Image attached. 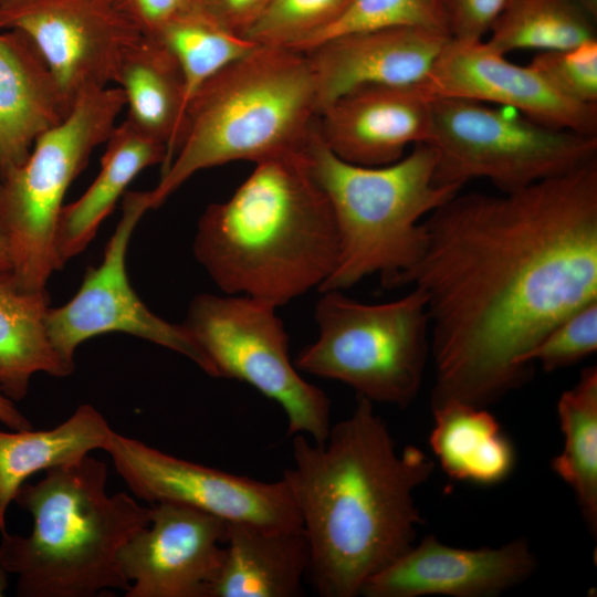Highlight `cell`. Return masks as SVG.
Listing matches in <instances>:
<instances>
[{
  "label": "cell",
  "instance_id": "1",
  "mask_svg": "<svg viewBox=\"0 0 597 597\" xmlns=\"http://www.w3.org/2000/svg\"><path fill=\"white\" fill-rule=\"evenodd\" d=\"M422 223L401 286L426 296L431 407H486L532 378L525 356L557 324L597 301V158L512 192H458Z\"/></svg>",
  "mask_w": 597,
  "mask_h": 597
},
{
  "label": "cell",
  "instance_id": "2",
  "mask_svg": "<svg viewBox=\"0 0 597 597\" xmlns=\"http://www.w3.org/2000/svg\"><path fill=\"white\" fill-rule=\"evenodd\" d=\"M292 457L282 480L310 543L312 585L322 597L360 596L416 543L423 519L413 495L436 462L416 446L398 451L374 402L360 396L324 442L293 436Z\"/></svg>",
  "mask_w": 597,
  "mask_h": 597
},
{
  "label": "cell",
  "instance_id": "3",
  "mask_svg": "<svg viewBox=\"0 0 597 597\" xmlns=\"http://www.w3.org/2000/svg\"><path fill=\"white\" fill-rule=\"evenodd\" d=\"M192 249L223 294L280 307L320 290L336 268L339 240L306 149L256 163L228 200L206 208Z\"/></svg>",
  "mask_w": 597,
  "mask_h": 597
},
{
  "label": "cell",
  "instance_id": "4",
  "mask_svg": "<svg viewBox=\"0 0 597 597\" xmlns=\"http://www.w3.org/2000/svg\"><path fill=\"white\" fill-rule=\"evenodd\" d=\"M107 467L90 454L44 471L14 496L30 513L28 536L1 535L0 566L17 576L20 597H94L126 591L119 565L124 545L148 526L151 506L125 492L107 494Z\"/></svg>",
  "mask_w": 597,
  "mask_h": 597
},
{
  "label": "cell",
  "instance_id": "5",
  "mask_svg": "<svg viewBox=\"0 0 597 597\" xmlns=\"http://www.w3.org/2000/svg\"><path fill=\"white\" fill-rule=\"evenodd\" d=\"M318 114L307 55L258 46L207 81L189 101L172 160L149 190L151 209L199 170L304 151Z\"/></svg>",
  "mask_w": 597,
  "mask_h": 597
},
{
  "label": "cell",
  "instance_id": "6",
  "mask_svg": "<svg viewBox=\"0 0 597 597\" xmlns=\"http://www.w3.org/2000/svg\"><path fill=\"white\" fill-rule=\"evenodd\" d=\"M313 177L331 205L339 240L336 268L320 292L343 291L369 275L400 287L425 244L421 221L461 190L436 181L437 155L417 144L395 163L360 166L336 156L317 126L306 148Z\"/></svg>",
  "mask_w": 597,
  "mask_h": 597
},
{
  "label": "cell",
  "instance_id": "7",
  "mask_svg": "<svg viewBox=\"0 0 597 597\" xmlns=\"http://www.w3.org/2000/svg\"><path fill=\"white\" fill-rule=\"evenodd\" d=\"M315 305L318 337L294 359L298 370L341 381L371 402L405 408L422 385L430 356L425 293L368 304L325 291Z\"/></svg>",
  "mask_w": 597,
  "mask_h": 597
},
{
  "label": "cell",
  "instance_id": "8",
  "mask_svg": "<svg viewBox=\"0 0 597 597\" xmlns=\"http://www.w3.org/2000/svg\"><path fill=\"white\" fill-rule=\"evenodd\" d=\"M124 107L118 86L84 94L38 136L21 165L0 174V231L20 287L44 290L57 271L54 234L64 197Z\"/></svg>",
  "mask_w": 597,
  "mask_h": 597
},
{
  "label": "cell",
  "instance_id": "9",
  "mask_svg": "<svg viewBox=\"0 0 597 597\" xmlns=\"http://www.w3.org/2000/svg\"><path fill=\"white\" fill-rule=\"evenodd\" d=\"M434 178L463 186L488 179L502 192L567 174L597 158V136L553 128L504 106L431 100Z\"/></svg>",
  "mask_w": 597,
  "mask_h": 597
},
{
  "label": "cell",
  "instance_id": "10",
  "mask_svg": "<svg viewBox=\"0 0 597 597\" xmlns=\"http://www.w3.org/2000/svg\"><path fill=\"white\" fill-rule=\"evenodd\" d=\"M276 308L247 295L203 293L190 302L182 325L217 378L247 383L274 400L285 413L289 436L324 442L332 427L331 400L300 375Z\"/></svg>",
  "mask_w": 597,
  "mask_h": 597
},
{
  "label": "cell",
  "instance_id": "11",
  "mask_svg": "<svg viewBox=\"0 0 597 597\" xmlns=\"http://www.w3.org/2000/svg\"><path fill=\"white\" fill-rule=\"evenodd\" d=\"M151 209L149 191H126L122 217L109 238L101 263L86 270L75 295L46 314L50 341L61 359L74 371V355L85 341L121 332L176 352L207 375L217 373L182 324L167 322L153 313L132 287L126 253L132 234Z\"/></svg>",
  "mask_w": 597,
  "mask_h": 597
},
{
  "label": "cell",
  "instance_id": "12",
  "mask_svg": "<svg viewBox=\"0 0 597 597\" xmlns=\"http://www.w3.org/2000/svg\"><path fill=\"white\" fill-rule=\"evenodd\" d=\"M0 29L24 33L45 62L66 114L115 82L143 34L116 0H2Z\"/></svg>",
  "mask_w": 597,
  "mask_h": 597
},
{
  "label": "cell",
  "instance_id": "13",
  "mask_svg": "<svg viewBox=\"0 0 597 597\" xmlns=\"http://www.w3.org/2000/svg\"><path fill=\"white\" fill-rule=\"evenodd\" d=\"M130 492L149 502L188 505L230 523L302 526L281 479L264 482L188 461L114 430L104 449Z\"/></svg>",
  "mask_w": 597,
  "mask_h": 597
},
{
  "label": "cell",
  "instance_id": "14",
  "mask_svg": "<svg viewBox=\"0 0 597 597\" xmlns=\"http://www.w3.org/2000/svg\"><path fill=\"white\" fill-rule=\"evenodd\" d=\"M148 526L122 548L126 597H210L224 557L228 522L198 509L158 502Z\"/></svg>",
  "mask_w": 597,
  "mask_h": 597
},
{
  "label": "cell",
  "instance_id": "15",
  "mask_svg": "<svg viewBox=\"0 0 597 597\" xmlns=\"http://www.w3.org/2000/svg\"><path fill=\"white\" fill-rule=\"evenodd\" d=\"M427 98H463L512 108L543 125L597 136V104L570 100L532 66L510 62L484 40L449 39L418 85Z\"/></svg>",
  "mask_w": 597,
  "mask_h": 597
},
{
  "label": "cell",
  "instance_id": "16",
  "mask_svg": "<svg viewBox=\"0 0 597 597\" xmlns=\"http://www.w3.org/2000/svg\"><path fill=\"white\" fill-rule=\"evenodd\" d=\"M525 538L499 547L462 548L428 535L364 585L365 597H494L537 568Z\"/></svg>",
  "mask_w": 597,
  "mask_h": 597
},
{
  "label": "cell",
  "instance_id": "17",
  "mask_svg": "<svg viewBox=\"0 0 597 597\" xmlns=\"http://www.w3.org/2000/svg\"><path fill=\"white\" fill-rule=\"evenodd\" d=\"M317 129L325 145L343 160L388 165L400 159L408 145L429 143L431 100L416 85L359 86L320 112Z\"/></svg>",
  "mask_w": 597,
  "mask_h": 597
},
{
  "label": "cell",
  "instance_id": "18",
  "mask_svg": "<svg viewBox=\"0 0 597 597\" xmlns=\"http://www.w3.org/2000/svg\"><path fill=\"white\" fill-rule=\"evenodd\" d=\"M449 39L421 28H387L336 36L303 52L314 73L320 112L359 86L420 84Z\"/></svg>",
  "mask_w": 597,
  "mask_h": 597
},
{
  "label": "cell",
  "instance_id": "19",
  "mask_svg": "<svg viewBox=\"0 0 597 597\" xmlns=\"http://www.w3.org/2000/svg\"><path fill=\"white\" fill-rule=\"evenodd\" d=\"M66 116L42 56L21 31L0 29V174L21 165L33 143Z\"/></svg>",
  "mask_w": 597,
  "mask_h": 597
},
{
  "label": "cell",
  "instance_id": "20",
  "mask_svg": "<svg viewBox=\"0 0 597 597\" xmlns=\"http://www.w3.org/2000/svg\"><path fill=\"white\" fill-rule=\"evenodd\" d=\"M310 568L311 547L302 526L228 522L224 557L210 597H297Z\"/></svg>",
  "mask_w": 597,
  "mask_h": 597
},
{
  "label": "cell",
  "instance_id": "21",
  "mask_svg": "<svg viewBox=\"0 0 597 597\" xmlns=\"http://www.w3.org/2000/svg\"><path fill=\"white\" fill-rule=\"evenodd\" d=\"M105 144L94 181L60 211L54 234L57 270L88 247L133 179L147 167L163 166L167 156L164 143L144 134L127 119L114 127Z\"/></svg>",
  "mask_w": 597,
  "mask_h": 597
},
{
  "label": "cell",
  "instance_id": "22",
  "mask_svg": "<svg viewBox=\"0 0 597 597\" xmlns=\"http://www.w3.org/2000/svg\"><path fill=\"white\" fill-rule=\"evenodd\" d=\"M124 93L127 119L167 147L161 172L170 165L187 108L185 81L171 52L144 36L125 54L115 82Z\"/></svg>",
  "mask_w": 597,
  "mask_h": 597
},
{
  "label": "cell",
  "instance_id": "23",
  "mask_svg": "<svg viewBox=\"0 0 597 597\" xmlns=\"http://www.w3.org/2000/svg\"><path fill=\"white\" fill-rule=\"evenodd\" d=\"M49 308L46 289L24 290L11 271H0V392L13 402L25 398L33 375L73 373L50 341Z\"/></svg>",
  "mask_w": 597,
  "mask_h": 597
},
{
  "label": "cell",
  "instance_id": "24",
  "mask_svg": "<svg viewBox=\"0 0 597 597\" xmlns=\"http://www.w3.org/2000/svg\"><path fill=\"white\" fill-rule=\"evenodd\" d=\"M431 409L429 444L451 479L494 485L512 474L514 446L486 407L448 400Z\"/></svg>",
  "mask_w": 597,
  "mask_h": 597
},
{
  "label": "cell",
  "instance_id": "25",
  "mask_svg": "<svg viewBox=\"0 0 597 597\" xmlns=\"http://www.w3.org/2000/svg\"><path fill=\"white\" fill-rule=\"evenodd\" d=\"M113 429L91 405H81L49 430H0V534L7 533V511L21 485L39 471L80 461L105 449Z\"/></svg>",
  "mask_w": 597,
  "mask_h": 597
},
{
  "label": "cell",
  "instance_id": "26",
  "mask_svg": "<svg viewBox=\"0 0 597 597\" xmlns=\"http://www.w3.org/2000/svg\"><path fill=\"white\" fill-rule=\"evenodd\" d=\"M564 444L551 468L573 491L589 531L597 533V368H585L557 402Z\"/></svg>",
  "mask_w": 597,
  "mask_h": 597
},
{
  "label": "cell",
  "instance_id": "27",
  "mask_svg": "<svg viewBox=\"0 0 597 597\" xmlns=\"http://www.w3.org/2000/svg\"><path fill=\"white\" fill-rule=\"evenodd\" d=\"M596 19L576 0H505L484 41L503 55L566 50L597 40Z\"/></svg>",
  "mask_w": 597,
  "mask_h": 597
},
{
  "label": "cell",
  "instance_id": "28",
  "mask_svg": "<svg viewBox=\"0 0 597 597\" xmlns=\"http://www.w3.org/2000/svg\"><path fill=\"white\" fill-rule=\"evenodd\" d=\"M149 38L160 41L178 62L187 105L207 81L260 46L228 30L207 12L178 19Z\"/></svg>",
  "mask_w": 597,
  "mask_h": 597
},
{
  "label": "cell",
  "instance_id": "29",
  "mask_svg": "<svg viewBox=\"0 0 597 597\" xmlns=\"http://www.w3.org/2000/svg\"><path fill=\"white\" fill-rule=\"evenodd\" d=\"M400 27L449 35L444 0H350L335 21L294 51L306 52L329 39L349 33Z\"/></svg>",
  "mask_w": 597,
  "mask_h": 597
},
{
  "label": "cell",
  "instance_id": "30",
  "mask_svg": "<svg viewBox=\"0 0 597 597\" xmlns=\"http://www.w3.org/2000/svg\"><path fill=\"white\" fill-rule=\"evenodd\" d=\"M350 0H272L242 36L260 46L294 50L328 27Z\"/></svg>",
  "mask_w": 597,
  "mask_h": 597
},
{
  "label": "cell",
  "instance_id": "31",
  "mask_svg": "<svg viewBox=\"0 0 597 597\" xmlns=\"http://www.w3.org/2000/svg\"><path fill=\"white\" fill-rule=\"evenodd\" d=\"M597 349V301L557 324L526 356L525 363L554 371L574 365Z\"/></svg>",
  "mask_w": 597,
  "mask_h": 597
},
{
  "label": "cell",
  "instance_id": "32",
  "mask_svg": "<svg viewBox=\"0 0 597 597\" xmlns=\"http://www.w3.org/2000/svg\"><path fill=\"white\" fill-rule=\"evenodd\" d=\"M528 65L566 97L597 104V40L566 50L538 52Z\"/></svg>",
  "mask_w": 597,
  "mask_h": 597
},
{
  "label": "cell",
  "instance_id": "33",
  "mask_svg": "<svg viewBox=\"0 0 597 597\" xmlns=\"http://www.w3.org/2000/svg\"><path fill=\"white\" fill-rule=\"evenodd\" d=\"M505 0H444L448 32L464 42L484 40Z\"/></svg>",
  "mask_w": 597,
  "mask_h": 597
},
{
  "label": "cell",
  "instance_id": "34",
  "mask_svg": "<svg viewBox=\"0 0 597 597\" xmlns=\"http://www.w3.org/2000/svg\"><path fill=\"white\" fill-rule=\"evenodd\" d=\"M144 36L156 35L167 24L206 12L203 0H116Z\"/></svg>",
  "mask_w": 597,
  "mask_h": 597
},
{
  "label": "cell",
  "instance_id": "35",
  "mask_svg": "<svg viewBox=\"0 0 597 597\" xmlns=\"http://www.w3.org/2000/svg\"><path fill=\"white\" fill-rule=\"evenodd\" d=\"M272 0H203L206 12L218 23L242 34Z\"/></svg>",
  "mask_w": 597,
  "mask_h": 597
},
{
  "label": "cell",
  "instance_id": "36",
  "mask_svg": "<svg viewBox=\"0 0 597 597\" xmlns=\"http://www.w3.org/2000/svg\"><path fill=\"white\" fill-rule=\"evenodd\" d=\"M0 422L11 430L32 429L30 420L20 412L14 402L0 392Z\"/></svg>",
  "mask_w": 597,
  "mask_h": 597
},
{
  "label": "cell",
  "instance_id": "37",
  "mask_svg": "<svg viewBox=\"0 0 597 597\" xmlns=\"http://www.w3.org/2000/svg\"><path fill=\"white\" fill-rule=\"evenodd\" d=\"M0 271H11L8 250L0 231Z\"/></svg>",
  "mask_w": 597,
  "mask_h": 597
},
{
  "label": "cell",
  "instance_id": "38",
  "mask_svg": "<svg viewBox=\"0 0 597 597\" xmlns=\"http://www.w3.org/2000/svg\"><path fill=\"white\" fill-rule=\"evenodd\" d=\"M580 3L589 13L597 18V0H576Z\"/></svg>",
  "mask_w": 597,
  "mask_h": 597
},
{
  "label": "cell",
  "instance_id": "39",
  "mask_svg": "<svg viewBox=\"0 0 597 597\" xmlns=\"http://www.w3.org/2000/svg\"><path fill=\"white\" fill-rule=\"evenodd\" d=\"M0 1H2V0H0Z\"/></svg>",
  "mask_w": 597,
  "mask_h": 597
}]
</instances>
